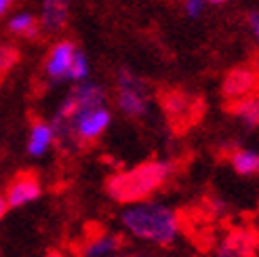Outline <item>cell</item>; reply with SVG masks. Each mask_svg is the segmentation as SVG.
<instances>
[{
    "instance_id": "6da1fadb",
    "label": "cell",
    "mask_w": 259,
    "mask_h": 257,
    "mask_svg": "<svg viewBox=\"0 0 259 257\" xmlns=\"http://www.w3.org/2000/svg\"><path fill=\"white\" fill-rule=\"evenodd\" d=\"M122 230L141 242L171 247L181 234V222L173 207L158 200H139L126 204L120 213Z\"/></svg>"
},
{
    "instance_id": "7a4b0ae2",
    "label": "cell",
    "mask_w": 259,
    "mask_h": 257,
    "mask_svg": "<svg viewBox=\"0 0 259 257\" xmlns=\"http://www.w3.org/2000/svg\"><path fill=\"white\" fill-rule=\"evenodd\" d=\"M173 175V164L169 160H148L133 169L120 171L108 179V196L120 204H131L148 200L154 192H158Z\"/></svg>"
},
{
    "instance_id": "3957f363",
    "label": "cell",
    "mask_w": 259,
    "mask_h": 257,
    "mask_svg": "<svg viewBox=\"0 0 259 257\" xmlns=\"http://www.w3.org/2000/svg\"><path fill=\"white\" fill-rule=\"evenodd\" d=\"M116 106L126 118L141 120L152 110V95L148 82L128 68H120L116 74Z\"/></svg>"
},
{
    "instance_id": "277c9868",
    "label": "cell",
    "mask_w": 259,
    "mask_h": 257,
    "mask_svg": "<svg viewBox=\"0 0 259 257\" xmlns=\"http://www.w3.org/2000/svg\"><path fill=\"white\" fill-rule=\"evenodd\" d=\"M110 124H112V112L108 104L78 110L70 118V135L74 141H80V144H93L108 131Z\"/></svg>"
},
{
    "instance_id": "5b68a950",
    "label": "cell",
    "mask_w": 259,
    "mask_h": 257,
    "mask_svg": "<svg viewBox=\"0 0 259 257\" xmlns=\"http://www.w3.org/2000/svg\"><path fill=\"white\" fill-rule=\"evenodd\" d=\"M78 47H76L72 40L63 38V40H57L53 47L49 49L47 59H45V76L49 82H66L70 76V68Z\"/></svg>"
},
{
    "instance_id": "8992f818",
    "label": "cell",
    "mask_w": 259,
    "mask_h": 257,
    "mask_svg": "<svg viewBox=\"0 0 259 257\" xmlns=\"http://www.w3.org/2000/svg\"><path fill=\"white\" fill-rule=\"evenodd\" d=\"M259 87V72L251 66H238L226 74L222 82V93L226 99L236 101L247 95H253Z\"/></svg>"
},
{
    "instance_id": "52a82bcc",
    "label": "cell",
    "mask_w": 259,
    "mask_h": 257,
    "mask_svg": "<svg viewBox=\"0 0 259 257\" xmlns=\"http://www.w3.org/2000/svg\"><path fill=\"white\" fill-rule=\"evenodd\" d=\"M40 194H42L40 179L34 173H19L5 190V200L9 207L17 209V207H25V204L38 200Z\"/></svg>"
},
{
    "instance_id": "ba28073f",
    "label": "cell",
    "mask_w": 259,
    "mask_h": 257,
    "mask_svg": "<svg viewBox=\"0 0 259 257\" xmlns=\"http://www.w3.org/2000/svg\"><path fill=\"white\" fill-rule=\"evenodd\" d=\"M74 0H40L38 25L47 34H57L68 25L70 9Z\"/></svg>"
},
{
    "instance_id": "9c48e42d",
    "label": "cell",
    "mask_w": 259,
    "mask_h": 257,
    "mask_svg": "<svg viewBox=\"0 0 259 257\" xmlns=\"http://www.w3.org/2000/svg\"><path fill=\"white\" fill-rule=\"evenodd\" d=\"M57 141L55 137V128L49 120H36L30 126L28 133V141H25V150H28L30 156L40 158L53 148V144Z\"/></svg>"
},
{
    "instance_id": "30bf717a",
    "label": "cell",
    "mask_w": 259,
    "mask_h": 257,
    "mask_svg": "<svg viewBox=\"0 0 259 257\" xmlns=\"http://www.w3.org/2000/svg\"><path fill=\"white\" fill-rule=\"evenodd\" d=\"M230 114L244 128H249V131L257 128L259 126V95L253 93V95H247V97H242V99L232 101Z\"/></svg>"
},
{
    "instance_id": "8fae6325",
    "label": "cell",
    "mask_w": 259,
    "mask_h": 257,
    "mask_svg": "<svg viewBox=\"0 0 259 257\" xmlns=\"http://www.w3.org/2000/svg\"><path fill=\"white\" fill-rule=\"evenodd\" d=\"M7 30L13 36H19V38H36L40 34V25H38V17L34 15L32 11H19L15 15H11L7 19Z\"/></svg>"
},
{
    "instance_id": "7c38bea8",
    "label": "cell",
    "mask_w": 259,
    "mask_h": 257,
    "mask_svg": "<svg viewBox=\"0 0 259 257\" xmlns=\"http://www.w3.org/2000/svg\"><path fill=\"white\" fill-rule=\"evenodd\" d=\"M230 164H232V169L242 177L259 175V150L234 148L230 152Z\"/></svg>"
},
{
    "instance_id": "4fadbf2b",
    "label": "cell",
    "mask_w": 259,
    "mask_h": 257,
    "mask_svg": "<svg viewBox=\"0 0 259 257\" xmlns=\"http://www.w3.org/2000/svg\"><path fill=\"white\" fill-rule=\"evenodd\" d=\"M120 247H122V238L118 234L103 232L99 236H93L87 242L82 249V255L84 257H108V255L118 253Z\"/></svg>"
},
{
    "instance_id": "5bb4252c",
    "label": "cell",
    "mask_w": 259,
    "mask_h": 257,
    "mask_svg": "<svg viewBox=\"0 0 259 257\" xmlns=\"http://www.w3.org/2000/svg\"><path fill=\"white\" fill-rule=\"evenodd\" d=\"M253 240L244 234H232L217 247L215 257H251Z\"/></svg>"
},
{
    "instance_id": "9a60e30c",
    "label": "cell",
    "mask_w": 259,
    "mask_h": 257,
    "mask_svg": "<svg viewBox=\"0 0 259 257\" xmlns=\"http://www.w3.org/2000/svg\"><path fill=\"white\" fill-rule=\"evenodd\" d=\"M89 76H91V63H89V57L78 49V51H76V55H74V61H72V68H70L68 80H72V82L78 84V82L89 80Z\"/></svg>"
},
{
    "instance_id": "2e32d148",
    "label": "cell",
    "mask_w": 259,
    "mask_h": 257,
    "mask_svg": "<svg viewBox=\"0 0 259 257\" xmlns=\"http://www.w3.org/2000/svg\"><path fill=\"white\" fill-rule=\"evenodd\" d=\"M164 110L169 114L171 118H181L184 114H188V99L184 95H177V93H171L169 97L164 99Z\"/></svg>"
},
{
    "instance_id": "e0dca14e",
    "label": "cell",
    "mask_w": 259,
    "mask_h": 257,
    "mask_svg": "<svg viewBox=\"0 0 259 257\" xmlns=\"http://www.w3.org/2000/svg\"><path fill=\"white\" fill-rule=\"evenodd\" d=\"M17 59H19V53H17L15 47H11V45H0V74L9 72V70L17 63Z\"/></svg>"
},
{
    "instance_id": "ac0fdd59",
    "label": "cell",
    "mask_w": 259,
    "mask_h": 257,
    "mask_svg": "<svg viewBox=\"0 0 259 257\" xmlns=\"http://www.w3.org/2000/svg\"><path fill=\"white\" fill-rule=\"evenodd\" d=\"M206 9V0H184V13L188 19H200Z\"/></svg>"
},
{
    "instance_id": "d6986e66",
    "label": "cell",
    "mask_w": 259,
    "mask_h": 257,
    "mask_svg": "<svg viewBox=\"0 0 259 257\" xmlns=\"http://www.w3.org/2000/svg\"><path fill=\"white\" fill-rule=\"evenodd\" d=\"M247 25H249V30H251V34H253V38H255V42L259 45V7L249 11Z\"/></svg>"
},
{
    "instance_id": "ffe728a7",
    "label": "cell",
    "mask_w": 259,
    "mask_h": 257,
    "mask_svg": "<svg viewBox=\"0 0 259 257\" xmlns=\"http://www.w3.org/2000/svg\"><path fill=\"white\" fill-rule=\"evenodd\" d=\"M13 5H15V0H0V17H5Z\"/></svg>"
},
{
    "instance_id": "44dd1931",
    "label": "cell",
    "mask_w": 259,
    "mask_h": 257,
    "mask_svg": "<svg viewBox=\"0 0 259 257\" xmlns=\"http://www.w3.org/2000/svg\"><path fill=\"white\" fill-rule=\"evenodd\" d=\"M7 211H9V204H7V200H5V194H0V222L5 220Z\"/></svg>"
},
{
    "instance_id": "7402d4cb",
    "label": "cell",
    "mask_w": 259,
    "mask_h": 257,
    "mask_svg": "<svg viewBox=\"0 0 259 257\" xmlns=\"http://www.w3.org/2000/svg\"><path fill=\"white\" fill-rule=\"evenodd\" d=\"M228 0H206V5H224Z\"/></svg>"
},
{
    "instance_id": "603a6c76",
    "label": "cell",
    "mask_w": 259,
    "mask_h": 257,
    "mask_svg": "<svg viewBox=\"0 0 259 257\" xmlns=\"http://www.w3.org/2000/svg\"><path fill=\"white\" fill-rule=\"evenodd\" d=\"M124 257H150L146 253H131V255H124Z\"/></svg>"
},
{
    "instance_id": "cb8c5ba5",
    "label": "cell",
    "mask_w": 259,
    "mask_h": 257,
    "mask_svg": "<svg viewBox=\"0 0 259 257\" xmlns=\"http://www.w3.org/2000/svg\"><path fill=\"white\" fill-rule=\"evenodd\" d=\"M108 257H124V255H120V253H114V255H108Z\"/></svg>"
},
{
    "instance_id": "d4e9b609",
    "label": "cell",
    "mask_w": 259,
    "mask_h": 257,
    "mask_svg": "<svg viewBox=\"0 0 259 257\" xmlns=\"http://www.w3.org/2000/svg\"><path fill=\"white\" fill-rule=\"evenodd\" d=\"M45 257H57V255H45Z\"/></svg>"
}]
</instances>
